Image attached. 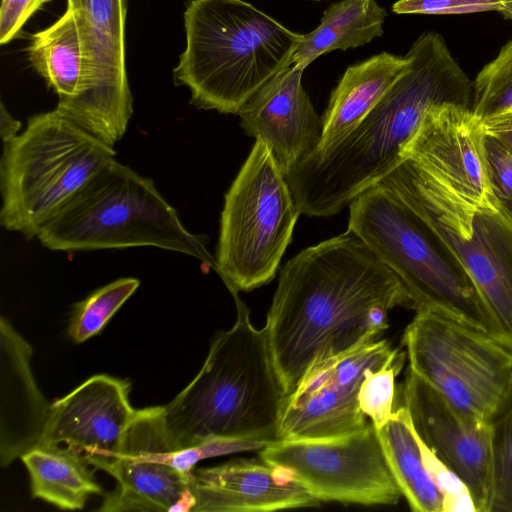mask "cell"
Instances as JSON below:
<instances>
[{"instance_id": "cell-35", "label": "cell", "mask_w": 512, "mask_h": 512, "mask_svg": "<svg viewBox=\"0 0 512 512\" xmlns=\"http://www.w3.org/2000/svg\"><path fill=\"white\" fill-rule=\"evenodd\" d=\"M500 13L506 18L512 19V0H503Z\"/></svg>"}, {"instance_id": "cell-23", "label": "cell", "mask_w": 512, "mask_h": 512, "mask_svg": "<svg viewBox=\"0 0 512 512\" xmlns=\"http://www.w3.org/2000/svg\"><path fill=\"white\" fill-rule=\"evenodd\" d=\"M20 459L30 478L31 495L61 510H80L91 495L102 494L85 457L64 446L37 445Z\"/></svg>"}, {"instance_id": "cell-37", "label": "cell", "mask_w": 512, "mask_h": 512, "mask_svg": "<svg viewBox=\"0 0 512 512\" xmlns=\"http://www.w3.org/2000/svg\"><path fill=\"white\" fill-rule=\"evenodd\" d=\"M312 1H320V0H312Z\"/></svg>"}, {"instance_id": "cell-38", "label": "cell", "mask_w": 512, "mask_h": 512, "mask_svg": "<svg viewBox=\"0 0 512 512\" xmlns=\"http://www.w3.org/2000/svg\"><path fill=\"white\" fill-rule=\"evenodd\" d=\"M512 110V109H511Z\"/></svg>"}, {"instance_id": "cell-36", "label": "cell", "mask_w": 512, "mask_h": 512, "mask_svg": "<svg viewBox=\"0 0 512 512\" xmlns=\"http://www.w3.org/2000/svg\"><path fill=\"white\" fill-rule=\"evenodd\" d=\"M508 512H512V505H511V507L509 508V511H508Z\"/></svg>"}, {"instance_id": "cell-18", "label": "cell", "mask_w": 512, "mask_h": 512, "mask_svg": "<svg viewBox=\"0 0 512 512\" xmlns=\"http://www.w3.org/2000/svg\"><path fill=\"white\" fill-rule=\"evenodd\" d=\"M293 64L264 84L238 115L245 133L265 143L284 175L310 157L322 137V117Z\"/></svg>"}, {"instance_id": "cell-9", "label": "cell", "mask_w": 512, "mask_h": 512, "mask_svg": "<svg viewBox=\"0 0 512 512\" xmlns=\"http://www.w3.org/2000/svg\"><path fill=\"white\" fill-rule=\"evenodd\" d=\"M300 214L285 175L257 139L221 212L216 272L230 293L273 280Z\"/></svg>"}, {"instance_id": "cell-22", "label": "cell", "mask_w": 512, "mask_h": 512, "mask_svg": "<svg viewBox=\"0 0 512 512\" xmlns=\"http://www.w3.org/2000/svg\"><path fill=\"white\" fill-rule=\"evenodd\" d=\"M408 58L381 52L349 66L330 95L316 151L326 150L354 130L407 66Z\"/></svg>"}, {"instance_id": "cell-6", "label": "cell", "mask_w": 512, "mask_h": 512, "mask_svg": "<svg viewBox=\"0 0 512 512\" xmlns=\"http://www.w3.org/2000/svg\"><path fill=\"white\" fill-rule=\"evenodd\" d=\"M348 230L401 279L415 311L431 310L497 338L494 323L461 262L394 193L374 185L357 196L349 204Z\"/></svg>"}, {"instance_id": "cell-24", "label": "cell", "mask_w": 512, "mask_h": 512, "mask_svg": "<svg viewBox=\"0 0 512 512\" xmlns=\"http://www.w3.org/2000/svg\"><path fill=\"white\" fill-rule=\"evenodd\" d=\"M386 9L376 0H341L323 12L319 25L302 35L293 65L305 70L319 56L355 49L383 34Z\"/></svg>"}, {"instance_id": "cell-3", "label": "cell", "mask_w": 512, "mask_h": 512, "mask_svg": "<svg viewBox=\"0 0 512 512\" xmlns=\"http://www.w3.org/2000/svg\"><path fill=\"white\" fill-rule=\"evenodd\" d=\"M233 326L212 340L193 380L164 406V420L175 450L232 439L278 441L287 396L265 327L257 329L237 292Z\"/></svg>"}, {"instance_id": "cell-27", "label": "cell", "mask_w": 512, "mask_h": 512, "mask_svg": "<svg viewBox=\"0 0 512 512\" xmlns=\"http://www.w3.org/2000/svg\"><path fill=\"white\" fill-rule=\"evenodd\" d=\"M488 423L493 449L491 512H508L512 505V375Z\"/></svg>"}, {"instance_id": "cell-33", "label": "cell", "mask_w": 512, "mask_h": 512, "mask_svg": "<svg viewBox=\"0 0 512 512\" xmlns=\"http://www.w3.org/2000/svg\"><path fill=\"white\" fill-rule=\"evenodd\" d=\"M49 0H2L0 7V43L11 42L28 19Z\"/></svg>"}, {"instance_id": "cell-29", "label": "cell", "mask_w": 512, "mask_h": 512, "mask_svg": "<svg viewBox=\"0 0 512 512\" xmlns=\"http://www.w3.org/2000/svg\"><path fill=\"white\" fill-rule=\"evenodd\" d=\"M405 353L380 369L367 372L359 389V405L374 427L383 426L394 412L395 378L401 371Z\"/></svg>"}, {"instance_id": "cell-17", "label": "cell", "mask_w": 512, "mask_h": 512, "mask_svg": "<svg viewBox=\"0 0 512 512\" xmlns=\"http://www.w3.org/2000/svg\"><path fill=\"white\" fill-rule=\"evenodd\" d=\"M129 0H67L81 17L95 87L80 128L114 147L133 112L126 69L125 27Z\"/></svg>"}, {"instance_id": "cell-7", "label": "cell", "mask_w": 512, "mask_h": 512, "mask_svg": "<svg viewBox=\"0 0 512 512\" xmlns=\"http://www.w3.org/2000/svg\"><path fill=\"white\" fill-rule=\"evenodd\" d=\"M115 155L113 147L55 109L29 117L24 131L3 143L1 225L28 239L37 237Z\"/></svg>"}, {"instance_id": "cell-13", "label": "cell", "mask_w": 512, "mask_h": 512, "mask_svg": "<svg viewBox=\"0 0 512 512\" xmlns=\"http://www.w3.org/2000/svg\"><path fill=\"white\" fill-rule=\"evenodd\" d=\"M176 451L164 420V406L136 409L117 457L104 471L117 485L104 496L98 511H192V473L171 464Z\"/></svg>"}, {"instance_id": "cell-4", "label": "cell", "mask_w": 512, "mask_h": 512, "mask_svg": "<svg viewBox=\"0 0 512 512\" xmlns=\"http://www.w3.org/2000/svg\"><path fill=\"white\" fill-rule=\"evenodd\" d=\"M186 47L173 70L191 103L238 114L269 80L293 64L302 35L244 0H191Z\"/></svg>"}, {"instance_id": "cell-11", "label": "cell", "mask_w": 512, "mask_h": 512, "mask_svg": "<svg viewBox=\"0 0 512 512\" xmlns=\"http://www.w3.org/2000/svg\"><path fill=\"white\" fill-rule=\"evenodd\" d=\"M258 456L287 471L320 502L396 505L402 496L371 421L343 437L278 440Z\"/></svg>"}, {"instance_id": "cell-5", "label": "cell", "mask_w": 512, "mask_h": 512, "mask_svg": "<svg viewBox=\"0 0 512 512\" xmlns=\"http://www.w3.org/2000/svg\"><path fill=\"white\" fill-rule=\"evenodd\" d=\"M54 251L151 246L187 254L216 270L202 237L192 234L152 179L112 159L39 230Z\"/></svg>"}, {"instance_id": "cell-28", "label": "cell", "mask_w": 512, "mask_h": 512, "mask_svg": "<svg viewBox=\"0 0 512 512\" xmlns=\"http://www.w3.org/2000/svg\"><path fill=\"white\" fill-rule=\"evenodd\" d=\"M512 109V40L473 81L472 112L485 119Z\"/></svg>"}, {"instance_id": "cell-8", "label": "cell", "mask_w": 512, "mask_h": 512, "mask_svg": "<svg viewBox=\"0 0 512 512\" xmlns=\"http://www.w3.org/2000/svg\"><path fill=\"white\" fill-rule=\"evenodd\" d=\"M376 185L399 197L452 250L473 281L498 340L512 350V218L499 202L473 204L406 159Z\"/></svg>"}, {"instance_id": "cell-26", "label": "cell", "mask_w": 512, "mask_h": 512, "mask_svg": "<svg viewBox=\"0 0 512 512\" xmlns=\"http://www.w3.org/2000/svg\"><path fill=\"white\" fill-rule=\"evenodd\" d=\"M139 285L136 278H119L75 303L68 323L69 338L82 343L98 334Z\"/></svg>"}, {"instance_id": "cell-31", "label": "cell", "mask_w": 512, "mask_h": 512, "mask_svg": "<svg viewBox=\"0 0 512 512\" xmlns=\"http://www.w3.org/2000/svg\"><path fill=\"white\" fill-rule=\"evenodd\" d=\"M503 0H398L392 6L396 14L454 15L483 11H501Z\"/></svg>"}, {"instance_id": "cell-12", "label": "cell", "mask_w": 512, "mask_h": 512, "mask_svg": "<svg viewBox=\"0 0 512 512\" xmlns=\"http://www.w3.org/2000/svg\"><path fill=\"white\" fill-rule=\"evenodd\" d=\"M403 352L387 339H375L312 366L286 396L278 440L328 439L354 434L369 419L359 405V389L370 370Z\"/></svg>"}, {"instance_id": "cell-14", "label": "cell", "mask_w": 512, "mask_h": 512, "mask_svg": "<svg viewBox=\"0 0 512 512\" xmlns=\"http://www.w3.org/2000/svg\"><path fill=\"white\" fill-rule=\"evenodd\" d=\"M402 159L473 204L498 203L488 174L483 122L469 107L448 104L430 111L404 146Z\"/></svg>"}, {"instance_id": "cell-30", "label": "cell", "mask_w": 512, "mask_h": 512, "mask_svg": "<svg viewBox=\"0 0 512 512\" xmlns=\"http://www.w3.org/2000/svg\"><path fill=\"white\" fill-rule=\"evenodd\" d=\"M418 440L425 469L441 496L443 512H477L468 485L419 436Z\"/></svg>"}, {"instance_id": "cell-16", "label": "cell", "mask_w": 512, "mask_h": 512, "mask_svg": "<svg viewBox=\"0 0 512 512\" xmlns=\"http://www.w3.org/2000/svg\"><path fill=\"white\" fill-rule=\"evenodd\" d=\"M127 379L96 374L51 404L38 445L64 446L104 470L118 455L136 409Z\"/></svg>"}, {"instance_id": "cell-20", "label": "cell", "mask_w": 512, "mask_h": 512, "mask_svg": "<svg viewBox=\"0 0 512 512\" xmlns=\"http://www.w3.org/2000/svg\"><path fill=\"white\" fill-rule=\"evenodd\" d=\"M32 348L5 317L0 318V464L8 467L37 446L51 404L31 368Z\"/></svg>"}, {"instance_id": "cell-15", "label": "cell", "mask_w": 512, "mask_h": 512, "mask_svg": "<svg viewBox=\"0 0 512 512\" xmlns=\"http://www.w3.org/2000/svg\"><path fill=\"white\" fill-rule=\"evenodd\" d=\"M402 397L416 433L468 485L476 511L491 512L493 449L489 423L458 411L409 368Z\"/></svg>"}, {"instance_id": "cell-19", "label": "cell", "mask_w": 512, "mask_h": 512, "mask_svg": "<svg viewBox=\"0 0 512 512\" xmlns=\"http://www.w3.org/2000/svg\"><path fill=\"white\" fill-rule=\"evenodd\" d=\"M191 490L192 512H268L320 504L287 471L260 457L194 468Z\"/></svg>"}, {"instance_id": "cell-21", "label": "cell", "mask_w": 512, "mask_h": 512, "mask_svg": "<svg viewBox=\"0 0 512 512\" xmlns=\"http://www.w3.org/2000/svg\"><path fill=\"white\" fill-rule=\"evenodd\" d=\"M27 53L31 66L58 95L55 110L79 126L95 78L78 11L67 6L56 22L33 34Z\"/></svg>"}, {"instance_id": "cell-34", "label": "cell", "mask_w": 512, "mask_h": 512, "mask_svg": "<svg viewBox=\"0 0 512 512\" xmlns=\"http://www.w3.org/2000/svg\"><path fill=\"white\" fill-rule=\"evenodd\" d=\"M21 128L20 121L12 117V115L6 110L3 103L0 108V134L3 143L10 141L12 138L18 135Z\"/></svg>"}, {"instance_id": "cell-32", "label": "cell", "mask_w": 512, "mask_h": 512, "mask_svg": "<svg viewBox=\"0 0 512 512\" xmlns=\"http://www.w3.org/2000/svg\"><path fill=\"white\" fill-rule=\"evenodd\" d=\"M489 179L499 204L512 218V155L494 138L485 134Z\"/></svg>"}, {"instance_id": "cell-1", "label": "cell", "mask_w": 512, "mask_h": 512, "mask_svg": "<svg viewBox=\"0 0 512 512\" xmlns=\"http://www.w3.org/2000/svg\"><path fill=\"white\" fill-rule=\"evenodd\" d=\"M395 307L413 309L406 287L349 230L288 260L264 326L286 394L318 362L378 339Z\"/></svg>"}, {"instance_id": "cell-2", "label": "cell", "mask_w": 512, "mask_h": 512, "mask_svg": "<svg viewBox=\"0 0 512 512\" xmlns=\"http://www.w3.org/2000/svg\"><path fill=\"white\" fill-rule=\"evenodd\" d=\"M406 57L403 72L354 130L285 175L301 214L334 215L376 185L403 161L404 146L433 109L472 108L473 82L440 34L422 33Z\"/></svg>"}, {"instance_id": "cell-25", "label": "cell", "mask_w": 512, "mask_h": 512, "mask_svg": "<svg viewBox=\"0 0 512 512\" xmlns=\"http://www.w3.org/2000/svg\"><path fill=\"white\" fill-rule=\"evenodd\" d=\"M376 430L389 468L410 509L443 512L441 496L425 469L408 409L403 405L394 410Z\"/></svg>"}, {"instance_id": "cell-10", "label": "cell", "mask_w": 512, "mask_h": 512, "mask_svg": "<svg viewBox=\"0 0 512 512\" xmlns=\"http://www.w3.org/2000/svg\"><path fill=\"white\" fill-rule=\"evenodd\" d=\"M402 342L413 373L464 415L489 422L512 375L511 349L426 309L416 311Z\"/></svg>"}]
</instances>
